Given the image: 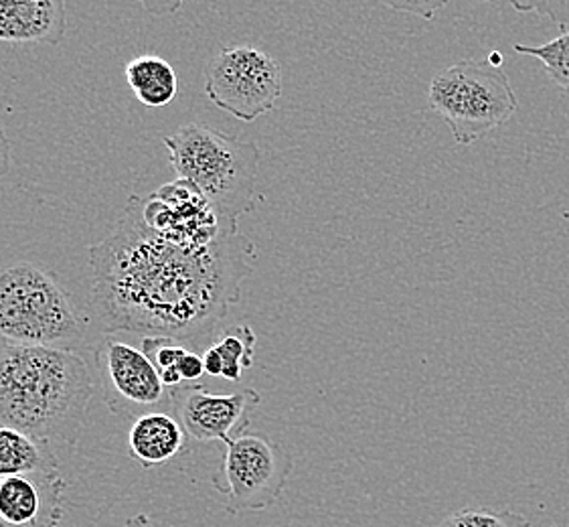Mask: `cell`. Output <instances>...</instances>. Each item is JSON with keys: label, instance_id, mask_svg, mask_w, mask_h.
<instances>
[{"label": "cell", "instance_id": "6da1fadb", "mask_svg": "<svg viewBox=\"0 0 569 527\" xmlns=\"http://www.w3.org/2000/svg\"><path fill=\"white\" fill-rule=\"evenodd\" d=\"M251 253L240 231L201 252L182 250L150 230L132 196L112 233L90 248L93 300L110 331L201 344L240 302Z\"/></svg>", "mask_w": 569, "mask_h": 527}, {"label": "cell", "instance_id": "7a4b0ae2", "mask_svg": "<svg viewBox=\"0 0 569 527\" xmlns=\"http://www.w3.org/2000/svg\"><path fill=\"white\" fill-rule=\"evenodd\" d=\"M93 379L76 351L0 341V426L76 447Z\"/></svg>", "mask_w": 569, "mask_h": 527}, {"label": "cell", "instance_id": "3957f363", "mask_svg": "<svg viewBox=\"0 0 569 527\" xmlns=\"http://www.w3.org/2000/svg\"><path fill=\"white\" fill-rule=\"evenodd\" d=\"M162 142L177 179L191 181L226 221L238 223L256 209L260 169L256 142L197 122L184 125Z\"/></svg>", "mask_w": 569, "mask_h": 527}, {"label": "cell", "instance_id": "277c9868", "mask_svg": "<svg viewBox=\"0 0 569 527\" xmlns=\"http://www.w3.org/2000/svg\"><path fill=\"white\" fill-rule=\"evenodd\" d=\"M88 317L58 278L31 262L0 268V341L76 351Z\"/></svg>", "mask_w": 569, "mask_h": 527}, {"label": "cell", "instance_id": "5b68a950", "mask_svg": "<svg viewBox=\"0 0 569 527\" xmlns=\"http://www.w3.org/2000/svg\"><path fill=\"white\" fill-rule=\"evenodd\" d=\"M428 102L445 118L458 145H472L505 127L519 106L509 73L501 68V53L440 69L430 81Z\"/></svg>", "mask_w": 569, "mask_h": 527}, {"label": "cell", "instance_id": "8992f818", "mask_svg": "<svg viewBox=\"0 0 569 527\" xmlns=\"http://www.w3.org/2000/svg\"><path fill=\"white\" fill-rule=\"evenodd\" d=\"M292 469V457L282 445L270 436L243 432L223 445V459L211 485L226 497L231 514L262 511L284 494Z\"/></svg>", "mask_w": 569, "mask_h": 527}, {"label": "cell", "instance_id": "52a82bcc", "mask_svg": "<svg viewBox=\"0 0 569 527\" xmlns=\"http://www.w3.org/2000/svg\"><path fill=\"white\" fill-rule=\"evenodd\" d=\"M206 93L219 110L253 122L272 112L280 100L282 69L258 47H223L207 61Z\"/></svg>", "mask_w": 569, "mask_h": 527}, {"label": "cell", "instance_id": "ba28073f", "mask_svg": "<svg viewBox=\"0 0 569 527\" xmlns=\"http://www.w3.org/2000/svg\"><path fill=\"white\" fill-rule=\"evenodd\" d=\"M138 201L150 230L189 252L207 250L223 236L238 231V223L221 218L216 207L187 179H174L150 196L138 197Z\"/></svg>", "mask_w": 569, "mask_h": 527}, {"label": "cell", "instance_id": "9c48e42d", "mask_svg": "<svg viewBox=\"0 0 569 527\" xmlns=\"http://www.w3.org/2000/svg\"><path fill=\"white\" fill-rule=\"evenodd\" d=\"M98 378L110 412L120 418L171 408V388L160 379L159 369L134 345L106 337L96 351Z\"/></svg>", "mask_w": 569, "mask_h": 527}, {"label": "cell", "instance_id": "30bf717a", "mask_svg": "<svg viewBox=\"0 0 569 527\" xmlns=\"http://www.w3.org/2000/svg\"><path fill=\"white\" fill-rule=\"evenodd\" d=\"M171 396L172 414L191 440L221 445H228L248 430L251 412L262 401L256 390L209 394L199 384H182L172 388Z\"/></svg>", "mask_w": 569, "mask_h": 527}, {"label": "cell", "instance_id": "8fae6325", "mask_svg": "<svg viewBox=\"0 0 569 527\" xmlns=\"http://www.w3.org/2000/svg\"><path fill=\"white\" fill-rule=\"evenodd\" d=\"M61 470L0 479V524L9 527H58L66 514Z\"/></svg>", "mask_w": 569, "mask_h": 527}, {"label": "cell", "instance_id": "7c38bea8", "mask_svg": "<svg viewBox=\"0 0 569 527\" xmlns=\"http://www.w3.org/2000/svg\"><path fill=\"white\" fill-rule=\"evenodd\" d=\"M68 31L66 0H0V41L58 46Z\"/></svg>", "mask_w": 569, "mask_h": 527}, {"label": "cell", "instance_id": "4fadbf2b", "mask_svg": "<svg viewBox=\"0 0 569 527\" xmlns=\"http://www.w3.org/2000/svg\"><path fill=\"white\" fill-rule=\"evenodd\" d=\"M189 436L167 410L142 414L128 430V453L144 469L162 467L189 450Z\"/></svg>", "mask_w": 569, "mask_h": 527}, {"label": "cell", "instance_id": "5bb4252c", "mask_svg": "<svg viewBox=\"0 0 569 527\" xmlns=\"http://www.w3.org/2000/svg\"><path fill=\"white\" fill-rule=\"evenodd\" d=\"M59 469L53 448L46 440L0 426V479Z\"/></svg>", "mask_w": 569, "mask_h": 527}, {"label": "cell", "instance_id": "9a60e30c", "mask_svg": "<svg viewBox=\"0 0 569 527\" xmlns=\"http://www.w3.org/2000/svg\"><path fill=\"white\" fill-rule=\"evenodd\" d=\"M126 81L147 108H162L177 98L179 76L167 59L140 56L126 66Z\"/></svg>", "mask_w": 569, "mask_h": 527}, {"label": "cell", "instance_id": "2e32d148", "mask_svg": "<svg viewBox=\"0 0 569 527\" xmlns=\"http://www.w3.org/2000/svg\"><path fill=\"white\" fill-rule=\"evenodd\" d=\"M258 337L250 325H236L219 335L213 347L223 359V374L221 378L228 381H240L246 369L253 366Z\"/></svg>", "mask_w": 569, "mask_h": 527}, {"label": "cell", "instance_id": "e0dca14e", "mask_svg": "<svg viewBox=\"0 0 569 527\" xmlns=\"http://www.w3.org/2000/svg\"><path fill=\"white\" fill-rule=\"evenodd\" d=\"M515 51L521 56L539 59L546 68L547 76L556 81L563 92L569 93V31H563L543 46L531 47L517 43Z\"/></svg>", "mask_w": 569, "mask_h": 527}, {"label": "cell", "instance_id": "ac0fdd59", "mask_svg": "<svg viewBox=\"0 0 569 527\" xmlns=\"http://www.w3.org/2000/svg\"><path fill=\"white\" fill-rule=\"evenodd\" d=\"M438 527H533L531 521L515 511H499L487 507H468L446 517Z\"/></svg>", "mask_w": 569, "mask_h": 527}, {"label": "cell", "instance_id": "d6986e66", "mask_svg": "<svg viewBox=\"0 0 569 527\" xmlns=\"http://www.w3.org/2000/svg\"><path fill=\"white\" fill-rule=\"evenodd\" d=\"M142 351L149 356L152 366L159 369V374L179 369V361L189 351L181 341H174L169 337H144Z\"/></svg>", "mask_w": 569, "mask_h": 527}, {"label": "cell", "instance_id": "ffe728a7", "mask_svg": "<svg viewBox=\"0 0 569 527\" xmlns=\"http://www.w3.org/2000/svg\"><path fill=\"white\" fill-rule=\"evenodd\" d=\"M519 12H537L559 24L561 31H569V0H509Z\"/></svg>", "mask_w": 569, "mask_h": 527}, {"label": "cell", "instance_id": "44dd1931", "mask_svg": "<svg viewBox=\"0 0 569 527\" xmlns=\"http://www.w3.org/2000/svg\"><path fill=\"white\" fill-rule=\"evenodd\" d=\"M383 7L399 12H410L421 19H433L450 0H379Z\"/></svg>", "mask_w": 569, "mask_h": 527}, {"label": "cell", "instance_id": "7402d4cb", "mask_svg": "<svg viewBox=\"0 0 569 527\" xmlns=\"http://www.w3.org/2000/svg\"><path fill=\"white\" fill-rule=\"evenodd\" d=\"M179 374H181L182 384H197L206 374L203 356H199L194 351H187L179 361Z\"/></svg>", "mask_w": 569, "mask_h": 527}, {"label": "cell", "instance_id": "603a6c76", "mask_svg": "<svg viewBox=\"0 0 569 527\" xmlns=\"http://www.w3.org/2000/svg\"><path fill=\"white\" fill-rule=\"evenodd\" d=\"M138 2L154 17H171L174 12H179L184 0H138Z\"/></svg>", "mask_w": 569, "mask_h": 527}, {"label": "cell", "instance_id": "cb8c5ba5", "mask_svg": "<svg viewBox=\"0 0 569 527\" xmlns=\"http://www.w3.org/2000/svg\"><path fill=\"white\" fill-rule=\"evenodd\" d=\"M203 364H206L207 376L221 378V374H223V359H221L219 351H217L213 345L207 347L206 354H203Z\"/></svg>", "mask_w": 569, "mask_h": 527}, {"label": "cell", "instance_id": "d4e9b609", "mask_svg": "<svg viewBox=\"0 0 569 527\" xmlns=\"http://www.w3.org/2000/svg\"><path fill=\"white\" fill-rule=\"evenodd\" d=\"M11 169V142L4 132V128L0 127V179Z\"/></svg>", "mask_w": 569, "mask_h": 527}, {"label": "cell", "instance_id": "484cf974", "mask_svg": "<svg viewBox=\"0 0 569 527\" xmlns=\"http://www.w3.org/2000/svg\"><path fill=\"white\" fill-rule=\"evenodd\" d=\"M124 527H157L152 524V519L149 516H144V514H138V516L130 517L128 521H126Z\"/></svg>", "mask_w": 569, "mask_h": 527}, {"label": "cell", "instance_id": "4316f807", "mask_svg": "<svg viewBox=\"0 0 569 527\" xmlns=\"http://www.w3.org/2000/svg\"><path fill=\"white\" fill-rule=\"evenodd\" d=\"M477 2H495V0H477Z\"/></svg>", "mask_w": 569, "mask_h": 527}, {"label": "cell", "instance_id": "83f0119b", "mask_svg": "<svg viewBox=\"0 0 569 527\" xmlns=\"http://www.w3.org/2000/svg\"><path fill=\"white\" fill-rule=\"evenodd\" d=\"M0 527H9V526H4V524H0Z\"/></svg>", "mask_w": 569, "mask_h": 527}, {"label": "cell", "instance_id": "f1b7e54d", "mask_svg": "<svg viewBox=\"0 0 569 527\" xmlns=\"http://www.w3.org/2000/svg\"><path fill=\"white\" fill-rule=\"evenodd\" d=\"M568 412H569V401H568Z\"/></svg>", "mask_w": 569, "mask_h": 527}]
</instances>
